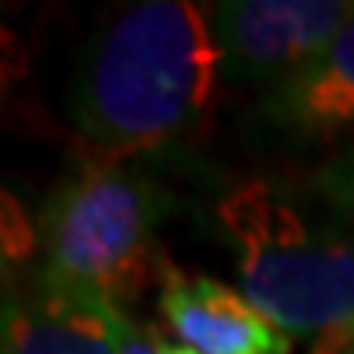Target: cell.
I'll use <instances>...</instances> for the list:
<instances>
[{
  "instance_id": "6da1fadb",
  "label": "cell",
  "mask_w": 354,
  "mask_h": 354,
  "mask_svg": "<svg viewBox=\"0 0 354 354\" xmlns=\"http://www.w3.org/2000/svg\"><path fill=\"white\" fill-rule=\"evenodd\" d=\"M224 84L206 4L145 0L98 26L76 62L69 120L102 159L159 152L196 131Z\"/></svg>"
},
{
  "instance_id": "7a4b0ae2",
  "label": "cell",
  "mask_w": 354,
  "mask_h": 354,
  "mask_svg": "<svg viewBox=\"0 0 354 354\" xmlns=\"http://www.w3.org/2000/svg\"><path fill=\"white\" fill-rule=\"evenodd\" d=\"M243 297L289 336L354 326V232L315 221L271 181H243L214 206Z\"/></svg>"
},
{
  "instance_id": "3957f363",
  "label": "cell",
  "mask_w": 354,
  "mask_h": 354,
  "mask_svg": "<svg viewBox=\"0 0 354 354\" xmlns=\"http://www.w3.org/2000/svg\"><path fill=\"white\" fill-rule=\"evenodd\" d=\"M159 214L163 196L145 174L120 159H91L44 203L37 275L123 308L152 279Z\"/></svg>"
},
{
  "instance_id": "277c9868",
  "label": "cell",
  "mask_w": 354,
  "mask_h": 354,
  "mask_svg": "<svg viewBox=\"0 0 354 354\" xmlns=\"http://www.w3.org/2000/svg\"><path fill=\"white\" fill-rule=\"evenodd\" d=\"M224 58V84L268 94L315 62L347 26L344 0H221L206 4Z\"/></svg>"
},
{
  "instance_id": "5b68a950",
  "label": "cell",
  "mask_w": 354,
  "mask_h": 354,
  "mask_svg": "<svg viewBox=\"0 0 354 354\" xmlns=\"http://www.w3.org/2000/svg\"><path fill=\"white\" fill-rule=\"evenodd\" d=\"M131 322L105 297L33 275L4 300L0 354H123Z\"/></svg>"
},
{
  "instance_id": "8992f818",
  "label": "cell",
  "mask_w": 354,
  "mask_h": 354,
  "mask_svg": "<svg viewBox=\"0 0 354 354\" xmlns=\"http://www.w3.org/2000/svg\"><path fill=\"white\" fill-rule=\"evenodd\" d=\"M167 326L196 354H289L293 336L253 304L210 275H188L163 264L159 293Z\"/></svg>"
},
{
  "instance_id": "52a82bcc",
  "label": "cell",
  "mask_w": 354,
  "mask_h": 354,
  "mask_svg": "<svg viewBox=\"0 0 354 354\" xmlns=\"http://www.w3.org/2000/svg\"><path fill=\"white\" fill-rule=\"evenodd\" d=\"M264 116L279 134L300 145H344L354 141V15L333 44L300 73L271 87Z\"/></svg>"
},
{
  "instance_id": "ba28073f",
  "label": "cell",
  "mask_w": 354,
  "mask_h": 354,
  "mask_svg": "<svg viewBox=\"0 0 354 354\" xmlns=\"http://www.w3.org/2000/svg\"><path fill=\"white\" fill-rule=\"evenodd\" d=\"M315 192L336 214V221L354 232V141L333 149V156L315 170Z\"/></svg>"
},
{
  "instance_id": "9c48e42d",
  "label": "cell",
  "mask_w": 354,
  "mask_h": 354,
  "mask_svg": "<svg viewBox=\"0 0 354 354\" xmlns=\"http://www.w3.org/2000/svg\"><path fill=\"white\" fill-rule=\"evenodd\" d=\"M123 354H159V340L149 326H141V322H131V329H127V340H123Z\"/></svg>"
},
{
  "instance_id": "30bf717a",
  "label": "cell",
  "mask_w": 354,
  "mask_h": 354,
  "mask_svg": "<svg viewBox=\"0 0 354 354\" xmlns=\"http://www.w3.org/2000/svg\"><path fill=\"white\" fill-rule=\"evenodd\" d=\"M311 354H354V326L351 329H340L333 336H322V340H315Z\"/></svg>"
},
{
  "instance_id": "8fae6325",
  "label": "cell",
  "mask_w": 354,
  "mask_h": 354,
  "mask_svg": "<svg viewBox=\"0 0 354 354\" xmlns=\"http://www.w3.org/2000/svg\"><path fill=\"white\" fill-rule=\"evenodd\" d=\"M159 354H196V351H192V347H177V344H163V340H159Z\"/></svg>"
}]
</instances>
